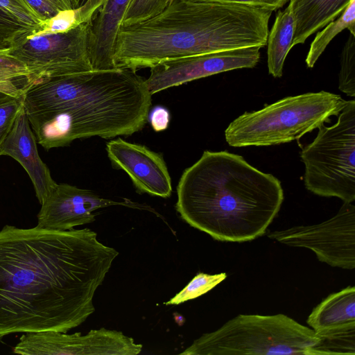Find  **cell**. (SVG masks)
Segmentation results:
<instances>
[{
	"mask_svg": "<svg viewBox=\"0 0 355 355\" xmlns=\"http://www.w3.org/2000/svg\"><path fill=\"white\" fill-rule=\"evenodd\" d=\"M118 254L88 228L3 226L0 341L15 333H67L83 323L94 312V293Z\"/></svg>",
	"mask_w": 355,
	"mask_h": 355,
	"instance_id": "6da1fadb",
	"label": "cell"
},
{
	"mask_svg": "<svg viewBox=\"0 0 355 355\" xmlns=\"http://www.w3.org/2000/svg\"><path fill=\"white\" fill-rule=\"evenodd\" d=\"M128 69L91 70L42 79L23 96L37 142L46 150L76 139L131 135L148 121L152 95Z\"/></svg>",
	"mask_w": 355,
	"mask_h": 355,
	"instance_id": "7a4b0ae2",
	"label": "cell"
},
{
	"mask_svg": "<svg viewBox=\"0 0 355 355\" xmlns=\"http://www.w3.org/2000/svg\"><path fill=\"white\" fill-rule=\"evenodd\" d=\"M272 11L247 5L172 0L158 15L121 27L115 68L136 71L183 57L267 44Z\"/></svg>",
	"mask_w": 355,
	"mask_h": 355,
	"instance_id": "3957f363",
	"label": "cell"
},
{
	"mask_svg": "<svg viewBox=\"0 0 355 355\" xmlns=\"http://www.w3.org/2000/svg\"><path fill=\"white\" fill-rule=\"evenodd\" d=\"M176 210L194 228L220 241L263 235L284 201L280 181L227 151L206 150L182 173Z\"/></svg>",
	"mask_w": 355,
	"mask_h": 355,
	"instance_id": "277c9868",
	"label": "cell"
},
{
	"mask_svg": "<svg viewBox=\"0 0 355 355\" xmlns=\"http://www.w3.org/2000/svg\"><path fill=\"white\" fill-rule=\"evenodd\" d=\"M347 101L340 95L321 91L288 96L262 109L245 112L225 131L233 147L264 146L298 140L330 117L338 116Z\"/></svg>",
	"mask_w": 355,
	"mask_h": 355,
	"instance_id": "5b68a950",
	"label": "cell"
},
{
	"mask_svg": "<svg viewBox=\"0 0 355 355\" xmlns=\"http://www.w3.org/2000/svg\"><path fill=\"white\" fill-rule=\"evenodd\" d=\"M318 334L284 315H239L204 334L180 354L312 355Z\"/></svg>",
	"mask_w": 355,
	"mask_h": 355,
	"instance_id": "8992f818",
	"label": "cell"
},
{
	"mask_svg": "<svg viewBox=\"0 0 355 355\" xmlns=\"http://www.w3.org/2000/svg\"><path fill=\"white\" fill-rule=\"evenodd\" d=\"M315 139L304 146V185L323 197L355 200V101H347L331 126L318 128Z\"/></svg>",
	"mask_w": 355,
	"mask_h": 355,
	"instance_id": "52a82bcc",
	"label": "cell"
},
{
	"mask_svg": "<svg viewBox=\"0 0 355 355\" xmlns=\"http://www.w3.org/2000/svg\"><path fill=\"white\" fill-rule=\"evenodd\" d=\"M92 21L63 33L33 28L19 38L8 53L26 67L36 83L94 70L89 50Z\"/></svg>",
	"mask_w": 355,
	"mask_h": 355,
	"instance_id": "ba28073f",
	"label": "cell"
},
{
	"mask_svg": "<svg viewBox=\"0 0 355 355\" xmlns=\"http://www.w3.org/2000/svg\"><path fill=\"white\" fill-rule=\"evenodd\" d=\"M282 243L313 250L318 260L333 267L355 268V206L344 202L332 218L313 225L270 232Z\"/></svg>",
	"mask_w": 355,
	"mask_h": 355,
	"instance_id": "9c48e42d",
	"label": "cell"
},
{
	"mask_svg": "<svg viewBox=\"0 0 355 355\" xmlns=\"http://www.w3.org/2000/svg\"><path fill=\"white\" fill-rule=\"evenodd\" d=\"M259 46L199 54L162 62L144 80L151 95L173 87L221 72L252 68L260 58Z\"/></svg>",
	"mask_w": 355,
	"mask_h": 355,
	"instance_id": "30bf717a",
	"label": "cell"
},
{
	"mask_svg": "<svg viewBox=\"0 0 355 355\" xmlns=\"http://www.w3.org/2000/svg\"><path fill=\"white\" fill-rule=\"evenodd\" d=\"M37 214V227L65 231L92 223L93 211L112 205H123L143 209L139 204L125 200L114 201L101 198L92 191L68 184H58L46 198Z\"/></svg>",
	"mask_w": 355,
	"mask_h": 355,
	"instance_id": "8fae6325",
	"label": "cell"
},
{
	"mask_svg": "<svg viewBox=\"0 0 355 355\" xmlns=\"http://www.w3.org/2000/svg\"><path fill=\"white\" fill-rule=\"evenodd\" d=\"M106 151L112 164L128 175L138 191L171 196V178L161 154L120 137L107 142Z\"/></svg>",
	"mask_w": 355,
	"mask_h": 355,
	"instance_id": "7c38bea8",
	"label": "cell"
},
{
	"mask_svg": "<svg viewBox=\"0 0 355 355\" xmlns=\"http://www.w3.org/2000/svg\"><path fill=\"white\" fill-rule=\"evenodd\" d=\"M1 155L10 156L23 166L32 181L40 204L56 187L58 184L39 155L37 139L24 107L1 146Z\"/></svg>",
	"mask_w": 355,
	"mask_h": 355,
	"instance_id": "4fadbf2b",
	"label": "cell"
},
{
	"mask_svg": "<svg viewBox=\"0 0 355 355\" xmlns=\"http://www.w3.org/2000/svg\"><path fill=\"white\" fill-rule=\"evenodd\" d=\"M320 338L355 333V287L331 293L316 306L307 319Z\"/></svg>",
	"mask_w": 355,
	"mask_h": 355,
	"instance_id": "5bb4252c",
	"label": "cell"
},
{
	"mask_svg": "<svg viewBox=\"0 0 355 355\" xmlns=\"http://www.w3.org/2000/svg\"><path fill=\"white\" fill-rule=\"evenodd\" d=\"M130 0H107L92 21L89 50L93 69H115L114 46Z\"/></svg>",
	"mask_w": 355,
	"mask_h": 355,
	"instance_id": "9a60e30c",
	"label": "cell"
},
{
	"mask_svg": "<svg viewBox=\"0 0 355 355\" xmlns=\"http://www.w3.org/2000/svg\"><path fill=\"white\" fill-rule=\"evenodd\" d=\"M351 0H290L295 20L293 47L335 19Z\"/></svg>",
	"mask_w": 355,
	"mask_h": 355,
	"instance_id": "2e32d148",
	"label": "cell"
},
{
	"mask_svg": "<svg viewBox=\"0 0 355 355\" xmlns=\"http://www.w3.org/2000/svg\"><path fill=\"white\" fill-rule=\"evenodd\" d=\"M295 32V20L289 2L284 10L277 12L267 39L268 72L275 78L283 74L284 61L293 47Z\"/></svg>",
	"mask_w": 355,
	"mask_h": 355,
	"instance_id": "e0dca14e",
	"label": "cell"
},
{
	"mask_svg": "<svg viewBox=\"0 0 355 355\" xmlns=\"http://www.w3.org/2000/svg\"><path fill=\"white\" fill-rule=\"evenodd\" d=\"M345 29H348L350 34L355 35V0H351L338 17L317 33L306 58L308 67L314 66L330 42Z\"/></svg>",
	"mask_w": 355,
	"mask_h": 355,
	"instance_id": "ac0fdd59",
	"label": "cell"
},
{
	"mask_svg": "<svg viewBox=\"0 0 355 355\" xmlns=\"http://www.w3.org/2000/svg\"><path fill=\"white\" fill-rule=\"evenodd\" d=\"M8 52H0V91L20 98L36 81L26 67Z\"/></svg>",
	"mask_w": 355,
	"mask_h": 355,
	"instance_id": "d6986e66",
	"label": "cell"
},
{
	"mask_svg": "<svg viewBox=\"0 0 355 355\" xmlns=\"http://www.w3.org/2000/svg\"><path fill=\"white\" fill-rule=\"evenodd\" d=\"M171 1L130 0L123 15L121 27L135 25L153 18L163 12Z\"/></svg>",
	"mask_w": 355,
	"mask_h": 355,
	"instance_id": "ffe728a7",
	"label": "cell"
},
{
	"mask_svg": "<svg viewBox=\"0 0 355 355\" xmlns=\"http://www.w3.org/2000/svg\"><path fill=\"white\" fill-rule=\"evenodd\" d=\"M226 277L227 274L225 272L216 275L199 272L182 291L166 302V304L178 305L184 302L195 299L214 288Z\"/></svg>",
	"mask_w": 355,
	"mask_h": 355,
	"instance_id": "44dd1931",
	"label": "cell"
},
{
	"mask_svg": "<svg viewBox=\"0 0 355 355\" xmlns=\"http://www.w3.org/2000/svg\"><path fill=\"white\" fill-rule=\"evenodd\" d=\"M338 88L347 96H355V35L352 34L341 53Z\"/></svg>",
	"mask_w": 355,
	"mask_h": 355,
	"instance_id": "7402d4cb",
	"label": "cell"
},
{
	"mask_svg": "<svg viewBox=\"0 0 355 355\" xmlns=\"http://www.w3.org/2000/svg\"><path fill=\"white\" fill-rule=\"evenodd\" d=\"M32 29L33 28L0 6V52L8 51L19 38Z\"/></svg>",
	"mask_w": 355,
	"mask_h": 355,
	"instance_id": "603a6c76",
	"label": "cell"
},
{
	"mask_svg": "<svg viewBox=\"0 0 355 355\" xmlns=\"http://www.w3.org/2000/svg\"><path fill=\"white\" fill-rule=\"evenodd\" d=\"M23 107V96L0 101V148Z\"/></svg>",
	"mask_w": 355,
	"mask_h": 355,
	"instance_id": "cb8c5ba5",
	"label": "cell"
},
{
	"mask_svg": "<svg viewBox=\"0 0 355 355\" xmlns=\"http://www.w3.org/2000/svg\"><path fill=\"white\" fill-rule=\"evenodd\" d=\"M170 112L168 110L161 105H156L148 112V120L155 132L166 130L170 123Z\"/></svg>",
	"mask_w": 355,
	"mask_h": 355,
	"instance_id": "d4e9b609",
	"label": "cell"
},
{
	"mask_svg": "<svg viewBox=\"0 0 355 355\" xmlns=\"http://www.w3.org/2000/svg\"><path fill=\"white\" fill-rule=\"evenodd\" d=\"M247 5L274 11L284 6L288 0H195Z\"/></svg>",
	"mask_w": 355,
	"mask_h": 355,
	"instance_id": "484cf974",
	"label": "cell"
},
{
	"mask_svg": "<svg viewBox=\"0 0 355 355\" xmlns=\"http://www.w3.org/2000/svg\"><path fill=\"white\" fill-rule=\"evenodd\" d=\"M26 3L46 21L55 16L60 12L49 0H25Z\"/></svg>",
	"mask_w": 355,
	"mask_h": 355,
	"instance_id": "4316f807",
	"label": "cell"
},
{
	"mask_svg": "<svg viewBox=\"0 0 355 355\" xmlns=\"http://www.w3.org/2000/svg\"><path fill=\"white\" fill-rule=\"evenodd\" d=\"M10 98H12V96L0 91V101H3Z\"/></svg>",
	"mask_w": 355,
	"mask_h": 355,
	"instance_id": "83f0119b",
	"label": "cell"
},
{
	"mask_svg": "<svg viewBox=\"0 0 355 355\" xmlns=\"http://www.w3.org/2000/svg\"><path fill=\"white\" fill-rule=\"evenodd\" d=\"M86 0H78L79 5H82Z\"/></svg>",
	"mask_w": 355,
	"mask_h": 355,
	"instance_id": "f1b7e54d",
	"label": "cell"
},
{
	"mask_svg": "<svg viewBox=\"0 0 355 355\" xmlns=\"http://www.w3.org/2000/svg\"><path fill=\"white\" fill-rule=\"evenodd\" d=\"M25 1V0H24Z\"/></svg>",
	"mask_w": 355,
	"mask_h": 355,
	"instance_id": "f546056e",
	"label": "cell"
}]
</instances>
